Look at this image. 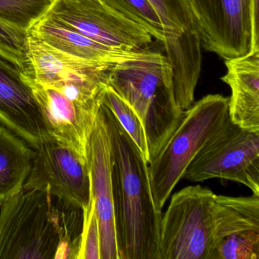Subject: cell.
Wrapping results in <instances>:
<instances>
[{
  "instance_id": "cell-21",
  "label": "cell",
  "mask_w": 259,
  "mask_h": 259,
  "mask_svg": "<svg viewBox=\"0 0 259 259\" xmlns=\"http://www.w3.org/2000/svg\"><path fill=\"white\" fill-rule=\"evenodd\" d=\"M53 0H0V21L28 30L45 16Z\"/></svg>"
},
{
  "instance_id": "cell-10",
  "label": "cell",
  "mask_w": 259,
  "mask_h": 259,
  "mask_svg": "<svg viewBox=\"0 0 259 259\" xmlns=\"http://www.w3.org/2000/svg\"><path fill=\"white\" fill-rule=\"evenodd\" d=\"M210 259L259 258V196L215 195Z\"/></svg>"
},
{
  "instance_id": "cell-23",
  "label": "cell",
  "mask_w": 259,
  "mask_h": 259,
  "mask_svg": "<svg viewBox=\"0 0 259 259\" xmlns=\"http://www.w3.org/2000/svg\"><path fill=\"white\" fill-rule=\"evenodd\" d=\"M83 211L82 231L77 259H101L99 224L92 198L89 207Z\"/></svg>"
},
{
  "instance_id": "cell-16",
  "label": "cell",
  "mask_w": 259,
  "mask_h": 259,
  "mask_svg": "<svg viewBox=\"0 0 259 259\" xmlns=\"http://www.w3.org/2000/svg\"><path fill=\"white\" fill-rule=\"evenodd\" d=\"M160 16L165 30L162 43L172 67H182L199 57L201 40L195 31L186 0H149Z\"/></svg>"
},
{
  "instance_id": "cell-4",
  "label": "cell",
  "mask_w": 259,
  "mask_h": 259,
  "mask_svg": "<svg viewBox=\"0 0 259 259\" xmlns=\"http://www.w3.org/2000/svg\"><path fill=\"white\" fill-rule=\"evenodd\" d=\"M230 119L229 98L208 95L182 111L178 121L148 163L156 208L165 203L188 166L206 143Z\"/></svg>"
},
{
  "instance_id": "cell-22",
  "label": "cell",
  "mask_w": 259,
  "mask_h": 259,
  "mask_svg": "<svg viewBox=\"0 0 259 259\" xmlns=\"http://www.w3.org/2000/svg\"><path fill=\"white\" fill-rule=\"evenodd\" d=\"M27 40L28 31L0 21V57L13 63L25 74L29 70Z\"/></svg>"
},
{
  "instance_id": "cell-17",
  "label": "cell",
  "mask_w": 259,
  "mask_h": 259,
  "mask_svg": "<svg viewBox=\"0 0 259 259\" xmlns=\"http://www.w3.org/2000/svg\"><path fill=\"white\" fill-rule=\"evenodd\" d=\"M27 57L29 66L27 75L41 84H51L76 73L113 66L76 58L52 48L28 34Z\"/></svg>"
},
{
  "instance_id": "cell-2",
  "label": "cell",
  "mask_w": 259,
  "mask_h": 259,
  "mask_svg": "<svg viewBox=\"0 0 259 259\" xmlns=\"http://www.w3.org/2000/svg\"><path fill=\"white\" fill-rule=\"evenodd\" d=\"M52 197L23 189L0 206V259H77L84 211H61Z\"/></svg>"
},
{
  "instance_id": "cell-19",
  "label": "cell",
  "mask_w": 259,
  "mask_h": 259,
  "mask_svg": "<svg viewBox=\"0 0 259 259\" xmlns=\"http://www.w3.org/2000/svg\"><path fill=\"white\" fill-rule=\"evenodd\" d=\"M104 4L145 28L153 38L163 43L165 30L160 16L149 0H102Z\"/></svg>"
},
{
  "instance_id": "cell-11",
  "label": "cell",
  "mask_w": 259,
  "mask_h": 259,
  "mask_svg": "<svg viewBox=\"0 0 259 259\" xmlns=\"http://www.w3.org/2000/svg\"><path fill=\"white\" fill-rule=\"evenodd\" d=\"M25 78L37 101L48 134L87 161L88 143L100 109L80 104L54 86L37 82L25 73Z\"/></svg>"
},
{
  "instance_id": "cell-13",
  "label": "cell",
  "mask_w": 259,
  "mask_h": 259,
  "mask_svg": "<svg viewBox=\"0 0 259 259\" xmlns=\"http://www.w3.org/2000/svg\"><path fill=\"white\" fill-rule=\"evenodd\" d=\"M0 124L35 149L48 133L25 73L0 57Z\"/></svg>"
},
{
  "instance_id": "cell-20",
  "label": "cell",
  "mask_w": 259,
  "mask_h": 259,
  "mask_svg": "<svg viewBox=\"0 0 259 259\" xmlns=\"http://www.w3.org/2000/svg\"><path fill=\"white\" fill-rule=\"evenodd\" d=\"M103 104L107 106L119 120L122 128L136 144L147 161L149 162L148 143L143 124L131 106L124 101L111 87L107 86L103 98Z\"/></svg>"
},
{
  "instance_id": "cell-14",
  "label": "cell",
  "mask_w": 259,
  "mask_h": 259,
  "mask_svg": "<svg viewBox=\"0 0 259 259\" xmlns=\"http://www.w3.org/2000/svg\"><path fill=\"white\" fill-rule=\"evenodd\" d=\"M221 78L231 90L230 120L240 128L259 133V51L225 60Z\"/></svg>"
},
{
  "instance_id": "cell-1",
  "label": "cell",
  "mask_w": 259,
  "mask_h": 259,
  "mask_svg": "<svg viewBox=\"0 0 259 259\" xmlns=\"http://www.w3.org/2000/svg\"><path fill=\"white\" fill-rule=\"evenodd\" d=\"M101 110L111 152L119 259H159L162 211L153 200L148 161L113 112L104 104Z\"/></svg>"
},
{
  "instance_id": "cell-3",
  "label": "cell",
  "mask_w": 259,
  "mask_h": 259,
  "mask_svg": "<svg viewBox=\"0 0 259 259\" xmlns=\"http://www.w3.org/2000/svg\"><path fill=\"white\" fill-rule=\"evenodd\" d=\"M108 85L140 118L150 161L182 113L176 103L172 68L166 56L159 51L142 50L135 58L110 68Z\"/></svg>"
},
{
  "instance_id": "cell-5",
  "label": "cell",
  "mask_w": 259,
  "mask_h": 259,
  "mask_svg": "<svg viewBox=\"0 0 259 259\" xmlns=\"http://www.w3.org/2000/svg\"><path fill=\"white\" fill-rule=\"evenodd\" d=\"M215 195L198 185L172 195L160 221L159 259H210Z\"/></svg>"
},
{
  "instance_id": "cell-12",
  "label": "cell",
  "mask_w": 259,
  "mask_h": 259,
  "mask_svg": "<svg viewBox=\"0 0 259 259\" xmlns=\"http://www.w3.org/2000/svg\"><path fill=\"white\" fill-rule=\"evenodd\" d=\"M87 161L92 198L99 224L101 259H119L115 230L111 152L101 107L89 137Z\"/></svg>"
},
{
  "instance_id": "cell-7",
  "label": "cell",
  "mask_w": 259,
  "mask_h": 259,
  "mask_svg": "<svg viewBox=\"0 0 259 259\" xmlns=\"http://www.w3.org/2000/svg\"><path fill=\"white\" fill-rule=\"evenodd\" d=\"M34 151L24 189L48 191L63 205L85 210L92 198L88 162L48 133Z\"/></svg>"
},
{
  "instance_id": "cell-9",
  "label": "cell",
  "mask_w": 259,
  "mask_h": 259,
  "mask_svg": "<svg viewBox=\"0 0 259 259\" xmlns=\"http://www.w3.org/2000/svg\"><path fill=\"white\" fill-rule=\"evenodd\" d=\"M201 48L224 60L251 46L250 0H186Z\"/></svg>"
},
{
  "instance_id": "cell-8",
  "label": "cell",
  "mask_w": 259,
  "mask_h": 259,
  "mask_svg": "<svg viewBox=\"0 0 259 259\" xmlns=\"http://www.w3.org/2000/svg\"><path fill=\"white\" fill-rule=\"evenodd\" d=\"M45 14L80 34L110 48L126 51L147 49L153 42L148 31L102 0H53Z\"/></svg>"
},
{
  "instance_id": "cell-18",
  "label": "cell",
  "mask_w": 259,
  "mask_h": 259,
  "mask_svg": "<svg viewBox=\"0 0 259 259\" xmlns=\"http://www.w3.org/2000/svg\"><path fill=\"white\" fill-rule=\"evenodd\" d=\"M35 151L0 124V206L24 189Z\"/></svg>"
},
{
  "instance_id": "cell-15",
  "label": "cell",
  "mask_w": 259,
  "mask_h": 259,
  "mask_svg": "<svg viewBox=\"0 0 259 259\" xmlns=\"http://www.w3.org/2000/svg\"><path fill=\"white\" fill-rule=\"evenodd\" d=\"M28 34L61 52L92 63L114 65L135 58L142 51H122L106 46L46 14L28 30Z\"/></svg>"
},
{
  "instance_id": "cell-6",
  "label": "cell",
  "mask_w": 259,
  "mask_h": 259,
  "mask_svg": "<svg viewBox=\"0 0 259 259\" xmlns=\"http://www.w3.org/2000/svg\"><path fill=\"white\" fill-rule=\"evenodd\" d=\"M220 178L242 183L259 196V133L229 119L204 145L183 179L197 183Z\"/></svg>"
}]
</instances>
